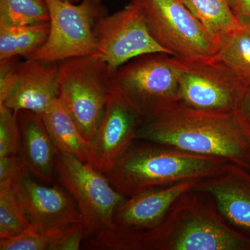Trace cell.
<instances>
[{
    "instance_id": "484cf974",
    "label": "cell",
    "mask_w": 250,
    "mask_h": 250,
    "mask_svg": "<svg viewBox=\"0 0 250 250\" xmlns=\"http://www.w3.org/2000/svg\"><path fill=\"white\" fill-rule=\"evenodd\" d=\"M233 14L243 26L250 24V0H228Z\"/></svg>"
},
{
    "instance_id": "ba28073f",
    "label": "cell",
    "mask_w": 250,
    "mask_h": 250,
    "mask_svg": "<svg viewBox=\"0 0 250 250\" xmlns=\"http://www.w3.org/2000/svg\"><path fill=\"white\" fill-rule=\"evenodd\" d=\"M178 71L180 102L212 113L236 111L248 83L217 58L186 60L173 57Z\"/></svg>"
},
{
    "instance_id": "f546056e",
    "label": "cell",
    "mask_w": 250,
    "mask_h": 250,
    "mask_svg": "<svg viewBox=\"0 0 250 250\" xmlns=\"http://www.w3.org/2000/svg\"><path fill=\"white\" fill-rule=\"evenodd\" d=\"M94 2L96 3V4H100V1H102V0H93Z\"/></svg>"
},
{
    "instance_id": "5bb4252c",
    "label": "cell",
    "mask_w": 250,
    "mask_h": 250,
    "mask_svg": "<svg viewBox=\"0 0 250 250\" xmlns=\"http://www.w3.org/2000/svg\"><path fill=\"white\" fill-rule=\"evenodd\" d=\"M197 182L187 181L128 197L115 213L116 228L138 231L156 228L164 221L179 197L193 188Z\"/></svg>"
},
{
    "instance_id": "3957f363",
    "label": "cell",
    "mask_w": 250,
    "mask_h": 250,
    "mask_svg": "<svg viewBox=\"0 0 250 250\" xmlns=\"http://www.w3.org/2000/svg\"><path fill=\"white\" fill-rule=\"evenodd\" d=\"M228 164L220 158L136 140L104 174L112 186L128 198L151 189L208 178Z\"/></svg>"
},
{
    "instance_id": "7402d4cb",
    "label": "cell",
    "mask_w": 250,
    "mask_h": 250,
    "mask_svg": "<svg viewBox=\"0 0 250 250\" xmlns=\"http://www.w3.org/2000/svg\"><path fill=\"white\" fill-rule=\"evenodd\" d=\"M30 227L12 191L0 192V239L18 236Z\"/></svg>"
},
{
    "instance_id": "ac0fdd59",
    "label": "cell",
    "mask_w": 250,
    "mask_h": 250,
    "mask_svg": "<svg viewBox=\"0 0 250 250\" xmlns=\"http://www.w3.org/2000/svg\"><path fill=\"white\" fill-rule=\"evenodd\" d=\"M204 27L220 42L243 27L228 0H182Z\"/></svg>"
},
{
    "instance_id": "cb8c5ba5",
    "label": "cell",
    "mask_w": 250,
    "mask_h": 250,
    "mask_svg": "<svg viewBox=\"0 0 250 250\" xmlns=\"http://www.w3.org/2000/svg\"><path fill=\"white\" fill-rule=\"evenodd\" d=\"M21 63L18 57L0 60V104L4 103L14 88Z\"/></svg>"
},
{
    "instance_id": "44dd1931",
    "label": "cell",
    "mask_w": 250,
    "mask_h": 250,
    "mask_svg": "<svg viewBox=\"0 0 250 250\" xmlns=\"http://www.w3.org/2000/svg\"><path fill=\"white\" fill-rule=\"evenodd\" d=\"M45 0H0V27L49 22Z\"/></svg>"
},
{
    "instance_id": "ffe728a7",
    "label": "cell",
    "mask_w": 250,
    "mask_h": 250,
    "mask_svg": "<svg viewBox=\"0 0 250 250\" xmlns=\"http://www.w3.org/2000/svg\"><path fill=\"white\" fill-rule=\"evenodd\" d=\"M216 57L250 83V26H243L224 40Z\"/></svg>"
},
{
    "instance_id": "277c9868",
    "label": "cell",
    "mask_w": 250,
    "mask_h": 250,
    "mask_svg": "<svg viewBox=\"0 0 250 250\" xmlns=\"http://www.w3.org/2000/svg\"><path fill=\"white\" fill-rule=\"evenodd\" d=\"M110 88L141 117L142 122L180 102L178 71L169 54H146L118 67Z\"/></svg>"
},
{
    "instance_id": "9c48e42d",
    "label": "cell",
    "mask_w": 250,
    "mask_h": 250,
    "mask_svg": "<svg viewBox=\"0 0 250 250\" xmlns=\"http://www.w3.org/2000/svg\"><path fill=\"white\" fill-rule=\"evenodd\" d=\"M49 12L48 37L25 60L60 62L97 52L94 25L103 12L100 4L82 0L74 4L65 0H45Z\"/></svg>"
},
{
    "instance_id": "4dcf8cb0",
    "label": "cell",
    "mask_w": 250,
    "mask_h": 250,
    "mask_svg": "<svg viewBox=\"0 0 250 250\" xmlns=\"http://www.w3.org/2000/svg\"><path fill=\"white\" fill-rule=\"evenodd\" d=\"M249 26H250V24H249Z\"/></svg>"
},
{
    "instance_id": "4316f807",
    "label": "cell",
    "mask_w": 250,
    "mask_h": 250,
    "mask_svg": "<svg viewBox=\"0 0 250 250\" xmlns=\"http://www.w3.org/2000/svg\"><path fill=\"white\" fill-rule=\"evenodd\" d=\"M236 111L250 137V83L247 85Z\"/></svg>"
},
{
    "instance_id": "9a60e30c",
    "label": "cell",
    "mask_w": 250,
    "mask_h": 250,
    "mask_svg": "<svg viewBox=\"0 0 250 250\" xmlns=\"http://www.w3.org/2000/svg\"><path fill=\"white\" fill-rule=\"evenodd\" d=\"M59 62L29 61L21 63L17 82L4 104L15 113L29 111L43 115L58 99Z\"/></svg>"
},
{
    "instance_id": "d4e9b609",
    "label": "cell",
    "mask_w": 250,
    "mask_h": 250,
    "mask_svg": "<svg viewBox=\"0 0 250 250\" xmlns=\"http://www.w3.org/2000/svg\"><path fill=\"white\" fill-rule=\"evenodd\" d=\"M24 167L18 155L0 157V192L11 190L15 180Z\"/></svg>"
},
{
    "instance_id": "8fae6325",
    "label": "cell",
    "mask_w": 250,
    "mask_h": 250,
    "mask_svg": "<svg viewBox=\"0 0 250 250\" xmlns=\"http://www.w3.org/2000/svg\"><path fill=\"white\" fill-rule=\"evenodd\" d=\"M24 167L11 188L31 226L48 233L84 221L76 202L64 188L41 184Z\"/></svg>"
},
{
    "instance_id": "5b68a950",
    "label": "cell",
    "mask_w": 250,
    "mask_h": 250,
    "mask_svg": "<svg viewBox=\"0 0 250 250\" xmlns=\"http://www.w3.org/2000/svg\"><path fill=\"white\" fill-rule=\"evenodd\" d=\"M111 73L107 64L97 54L59 63L58 99L88 143L103 121L111 96Z\"/></svg>"
},
{
    "instance_id": "f1b7e54d",
    "label": "cell",
    "mask_w": 250,
    "mask_h": 250,
    "mask_svg": "<svg viewBox=\"0 0 250 250\" xmlns=\"http://www.w3.org/2000/svg\"><path fill=\"white\" fill-rule=\"evenodd\" d=\"M65 1H70V2L74 3V4H77L80 2V0H65Z\"/></svg>"
},
{
    "instance_id": "83f0119b",
    "label": "cell",
    "mask_w": 250,
    "mask_h": 250,
    "mask_svg": "<svg viewBox=\"0 0 250 250\" xmlns=\"http://www.w3.org/2000/svg\"><path fill=\"white\" fill-rule=\"evenodd\" d=\"M247 170H248L250 172V155L249 158H248V166H247Z\"/></svg>"
},
{
    "instance_id": "603a6c76",
    "label": "cell",
    "mask_w": 250,
    "mask_h": 250,
    "mask_svg": "<svg viewBox=\"0 0 250 250\" xmlns=\"http://www.w3.org/2000/svg\"><path fill=\"white\" fill-rule=\"evenodd\" d=\"M21 131L17 114L4 104H0V157L18 155Z\"/></svg>"
},
{
    "instance_id": "4fadbf2b",
    "label": "cell",
    "mask_w": 250,
    "mask_h": 250,
    "mask_svg": "<svg viewBox=\"0 0 250 250\" xmlns=\"http://www.w3.org/2000/svg\"><path fill=\"white\" fill-rule=\"evenodd\" d=\"M213 199L229 226L250 238V172L229 163L223 170L198 181L193 188Z\"/></svg>"
},
{
    "instance_id": "52a82bcc",
    "label": "cell",
    "mask_w": 250,
    "mask_h": 250,
    "mask_svg": "<svg viewBox=\"0 0 250 250\" xmlns=\"http://www.w3.org/2000/svg\"><path fill=\"white\" fill-rule=\"evenodd\" d=\"M149 32L172 57L186 60L211 58L221 42L210 34L182 0H137Z\"/></svg>"
},
{
    "instance_id": "d6986e66",
    "label": "cell",
    "mask_w": 250,
    "mask_h": 250,
    "mask_svg": "<svg viewBox=\"0 0 250 250\" xmlns=\"http://www.w3.org/2000/svg\"><path fill=\"white\" fill-rule=\"evenodd\" d=\"M49 27V22L0 27V60L32 53L45 43Z\"/></svg>"
},
{
    "instance_id": "6da1fadb",
    "label": "cell",
    "mask_w": 250,
    "mask_h": 250,
    "mask_svg": "<svg viewBox=\"0 0 250 250\" xmlns=\"http://www.w3.org/2000/svg\"><path fill=\"white\" fill-rule=\"evenodd\" d=\"M86 246L92 250H250V238L228 225L210 195L192 188L156 228L106 230L88 238Z\"/></svg>"
},
{
    "instance_id": "e0dca14e",
    "label": "cell",
    "mask_w": 250,
    "mask_h": 250,
    "mask_svg": "<svg viewBox=\"0 0 250 250\" xmlns=\"http://www.w3.org/2000/svg\"><path fill=\"white\" fill-rule=\"evenodd\" d=\"M59 152L71 154L88 164L89 143L84 139L71 115L59 99L42 115Z\"/></svg>"
},
{
    "instance_id": "7c38bea8",
    "label": "cell",
    "mask_w": 250,
    "mask_h": 250,
    "mask_svg": "<svg viewBox=\"0 0 250 250\" xmlns=\"http://www.w3.org/2000/svg\"><path fill=\"white\" fill-rule=\"evenodd\" d=\"M141 123L135 110L111 93L103 121L89 141L88 164L102 173L111 170L136 140Z\"/></svg>"
},
{
    "instance_id": "8992f818",
    "label": "cell",
    "mask_w": 250,
    "mask_h": 250,
    "mask_svg": "<svg viewBox=\"0 0 250 250\" xmlns=\"http://www.w3.org/2000/svg\"><path fill=\"white\" fill-rule=\"evenodd\" d=\"M55 173L83 216L85 239L116 228L115 213L126 197L112 186L104 174L76 156L61 152L56 156Z\"/></svg>"
},
{
    "instance_id": "7a4b0ae2",
    "label": "cell",
    "mask_w": 250,
    "mask_h": 250,
    "mask_svg": "<svg viewBox=\"0 0 250 250\" xmlns=\"http://www.w3.org/2000/svg\"><path fill=\"white\" fill-rule=\"evenodd\" d=\"M136 140L220 158L246 169L250 152V137L237 111H199L179 103L142 122Z\"/></svg>"
},
{
    "instance_id": "2e32d148",
    "label": "cell",
    "mask_w": 250,
    "mask_h": 250,
    "mask_svg": "<svg viewBox=\"0 0 250 250\" xmlns=\"http://www.w3.org/2000/svg\"><path fill=\"white\" fill-rule=\"evenodd\" d=\"M21 131L18 155L36 179L52 184L55 177V159L59 150L41 115L29 111L16 113Z\"/></svg>"
},
{
    "instance_id": "30bf717a",
    "label": "cell",
    "mask_w": 250,
    "mask_h": 250,
    "mask_svg": "<svg viewBox=\"0 0 250 250\" xmlns=\"http://www.w3.org/2000/svg\"><path fill=\"white\" fill-rule=\"evenodd\" d=\"M94 32L97 42L95 54L107 64L112 72L141 56L155 53L170 55L152 37L137 0H131L115 14L100 15L95 21Z\"/></svg>"
}]
</instances>
